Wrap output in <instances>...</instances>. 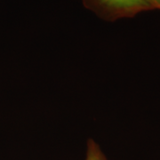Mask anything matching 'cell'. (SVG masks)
<instances>
[{
  "instance_id": "cell-1",
  "label": "cell",
  "mask_w": 160,
  "mask_h": 160,
  "mask_svg": "<svg viewBox=\"0 0 160 160\" xmlns=\"http://www.w3.org/2000/svg\"><path fill=\"white\" fill-rule=\"evenodd\" d=\"M114 18L133 16L139 12L153 9L150 0H86Z\"/></svg>"
},
{
  "instance_id": "cell-2",
  "label": "cell",
  "mask_w": 160,
  "mask_h": 160,
  "mask_svg": "<svg viewBox=\"0 0 160 160\" xmlns=\"http://www.w3.org/2000/svg\"><path fill=\"white\" fill-rule=\"evenodd\" d=\"M86 160H106V158L97 145L92 142H90L88 144Z\"/></svg>"
},
{
  "instance_id": "cell-3",
  "label": "cell",
  "mask_w": 160,
  "mask_h": 160,
  "mask_svg": "<svg viewBox=\"0 0 160 160\" xmlns=\"http://www.w3.org/2000/svg\"><path fill=\"white\" fill-rule=\"evenodd\" d=\"M151 6L153 9H159L160 10V0H150Z\"/></svg>"
}]
</instances>
